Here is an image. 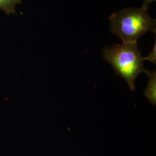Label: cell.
I'll return each mask as SVG.
<instances>
[{
	"instance_id": "3957f363",
	"label": "cell",
	"mask_w": 156,
	"mask_h": 156,
	"mask_svg": "<svg viewBox=\"0 0 156 156\" xmlns=\"http://www.w3.org/2000/svg\"><path fill=\"white\" fill-rule=\"evenodd\" d=\"M146 74L148 76L149 80L146 89L145 91L146 98L153 105L156 104V73L145 69Z\"/></svg>"
},
{
	"instance_id": "7a4b0ae2",
	"label": "cell",
	"mask_w": 156,
	"mask_h": 156,
	"mask_svg": "<svg viewBox=\"0 0 156 156\" xmlns=\"http://www.w3.org/2000/svg\"><path fill=\"white\" fill-rule=\"evenodd\" d=\"M110 30L123 43H136L138 39L151 31L156 34V20L141 8H125L112 14Z\"/></svg>"
},
{
	"instance_id": "277c9868",
	"label": "cell",
	"mask_w": 156,
	"mask_h": 156,
	"mask_svg": "<svg viewBox=\"0 0 156 156\" xmlns=\"http://www.w3.org/2000/svg\"><path fill=\"white\" fill-rule=\"evenodd\" d=\"M22 3L21 0H0V11L5 12L6 15L16 13L15 7Z\"/></svg>"
},
{
	"instance_id": "6da1fadb",
	"label": "cell",
	"mask_w": 156,
	"mask_h": 156,
	"mask_svg": "<svg viewBox=\"0 0 156 156\" xmlns=\"http://www.w3.org/2000/svg\"><path fill=\"white\" fill-rule=\"evenodd\" d=\"M103 57L113 68L115 74L127 82L129 89H135V82L138 76L144 73V59L136 43H123L106 47Z\"/></svg>"
},
{
	"instance_id": "5b68a950",
	"label": "cell",
	"mask_w": 156,
	"mask_h": 156,
	"mask_svg": "<svg viewBox=\"0 0 156 156\" xmlns=\"http://www.w3.org/2000/svg\"><path fill=\"white\" fill-rule=\"evenodd\" d=\"M144 61L145 60H148L150 61L153 64H156V42H155L154 45L151 49V52L149 53V55L146 57H144Z\"/></svg>"
},
{
	"instance_id": "8992f818",
	"label": "cell",
	"mask_w": 156,
	"mask_h": 156,
	"mask_svg": "<svg viewBox=\"0 0 156 156\" xmlns=\"http://www.w3.org/2000/svg\"><path fill=\"white\" fill-rule=\"evenodd\" d=\"M156 1V0H144V3H143V5L142 6L141 9L142 10L147 11L148 7H149V5L151 4V3L153 1Z\"/></svg>"
}]
</instances>
